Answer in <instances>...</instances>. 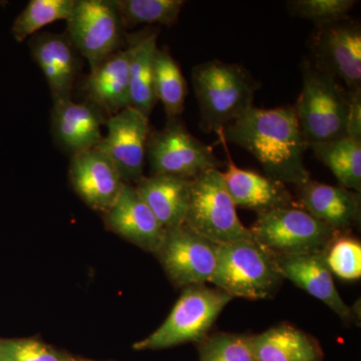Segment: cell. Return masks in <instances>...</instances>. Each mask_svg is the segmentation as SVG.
<instances>
[{
	"label": "cell",
	"mask_w": 361,
	"mask_h": 361,
	"mask_svg": "<svg viewBox=\"0 0 361 361\" xmlns=\"http://www.w3.org/2000/svg\"><path fill=\"white\" fill-rule=\"evenodd\" d=\"M222 133L228 145H236L250 153L268 177L296 187L311 180L304 163L307 144L293 106H252L226 126Z\"/></svg>",
	"instance_id": "1"
},
{
	"label": "cell",
	"mask_w": 361,
	"mask_h": 361,
	"mask_svg": "<svg viewBox=\"0 0 361 361\" xmlns=\"http://www.w3.org/2000/svg\"><path fill=\"white\" fill-rule=\"evenodd\" d=\"M192 82L199 111L200 129L217 133L253 106L260 82L240 63L211 59L195 66Z\"/></svg>",
	"instance_id": "2"
},
{
	"label": "cell",
	"mask_w": 361,
	"mask_h": 361,
	"mask_svg": "<svg viewBox=\"0 0 361 361\" xmlns=\"http://www.w3.org/2000/svg\"><path fill=\"white\" fill-rule=\"evenodd\" d=\"M300 71L302 87L293 108L306 144L346 137L348 90L310 59H302Z\"/></svg>",
	"instance_id": "3"
},
{
	"label": "cell",
	"mask_w": 361,
	"mask_h": 361,
	"mask_svg": "<svg viewBox=\"0 0 361 361\" xmlns=\"http://www.w3.org/2000/svg\"><path fill=\"white\" fill-rule=\"evenodd\" d=\"M282 280L274 256L248 239L219 246L209 283L233 298L258 300L274 295Z\"/></svg>",
	"instance_id": "4"
},
{
	"label": "cell",
	"mask_w": 361,
	"mask_h": 361,
	"mask_svg": "<svg viewBox=\"0 0 361 361\" xmlns=\"http://www.w3.org/2000/svg\"><path fill=\"white\" fill-rule=\"evenodd\" d=\"M233 299L229 294L206 285L183 288L174 307L158 329L146 338L137 341V351L161 350L188 342H200L223 310Z\"/></svg>",
	"instance_id": "5"
},
{
	"label": "cell",
	"mask_w": 361,
	"mask_h": 361,
	"mask_svg": "<svg viewBox=\"0 0 361 361\" xmlns=\"http://www.w3.org/2000/svg\"><path fill=\"white\" fill-rule=\"evenodd\" d=\"M249 231L252 239L273 256L325 252L341 232L315 219L298 206L257 214Z\"/></svg>",
	"instance_id": "6"
},
{
	"label": "cell",
	"mask_w": 361,
	"mask_h": 361,
	"mask_svg": "<svg viewBox=\"0 0 361 361\" xmlns=\"http://www.w3.org/2000/svg\"><path fill=\"white\" fill-rule=\"evenodd\" d=\"M220 170L192 180L191 198L184 225L217 245L252 239L242 224Z\"/></svg>",
	"instance_id": "7"
},
{
	"label": "cell",
	"mask_w": 361,
	"mask_h": 361,
	"mask_svg": "<svg viewBox=\"0 0 361 361\" xmlns=\"http://www.w3.org/2000/svg\"><path fill=\"white\" fill-rule=\"evenodd\" d=\"M146 158L153 175H170L194 180L224 165L213 149L188 130L180 118H170L165 127L149 135Z\"/></svg>",
	"instance_id": "8"
},
{
	"label": "cell",
	"mask_w": 361,
	"mask_h": 361,
	"mask_svg": "<svg viewBox=\"0 0 361 361\" xmlns=\"http://www.w3.org/2000/svg\"><path fill=\"white\" fill-rule=\"evenodd\" d=\"M66 37L94 70L122 49L125 28L114 0H75Z\"/></svg>",
	"instance_id": "9"
},
{
	"label": "cell",
	"mask_w": 361,
	"mask_h": 361,
	"mask_svg": "<svg viewBox=\"0 0 361 361\" xmlns=\"http://www.w3.org/2000/svg\"><path fill=\"white\" fill-rule=\"evenodd\" d=\"M219 246L183 225L165 233L155 255L171 282L186 288L210 282Z\"/></svg>",
	"instance_id": "10"
},
{
	"label": "cell",
	"mask_w": 361,
	"mask_h": 361,
	"mask_svg": "<svg viewBox=\"0 0 361 361\" xmlns=\"http://www.w3.org/2000/svg\"><path fill=\"white\" fill-rule=\"evenodd\" d=\"M311 63L343 84L361 89V26L350 18L322 27L310 35Z\"/></svg>",
	"instance_id": "11"
},
{
	"label": "cell",
	"mask_w": 361,
	"mask_h": 361,
	"mask_svg": "<svg viewBox=\"0 0 361 361\" xmlns=\"http://www.w3.org/2000/svg\"><path fill=\"white\" fill-rule=\"evenodd\" d=\"M106 126V135L96 148L110 159L123 183L137 184L145 177L148 116L130 106L109 116Z\"/></svg>",
	"instance_id": "12"
},
{
	"label": "cell",
	"mask_w": 361,
	"mask_h": 361,
	"mask_svg": "<svg viewBox=\"0 0 361 361\" xmlns=\"http://www.w3.org/2000/svg\"><path fill=\"white\" fill-rule=\"evenodd\" d=\"M104 220L109 230L149 253L158 252L165 237V230L135 186L126 183Z\"/></svg>",
	"instance_id": "13"
},
{
	"label": "cell",
	"mask_w": 361,
	"mask_h": 361,
	"mask_svg": "<svg viewBox=\"0 0 361 361\" xmlns=\"http://www.w3.org/2000/svg\"><path fill=\"white\" fill-rule=\"evenodd\" d=\"M222 130L216 133L227 157L222 177L235 206L255 211L257 214L282 207L297 206L283 183L255 171L239 168L234 163Z\"/></svg>",
	"instance_id": "14"
},
{
	"label": "cell",
	"mask_w": 361,
	"mask_h": 361,
	"mask_svg": "<svg viewBox=\"0 0 361 361\" xmlns=\"http://www.w3.org/2000/svg\"><path fill=\"white\" fill-rule=\"evenodd\" d=\"M68 175L78 196L102 213L113 205L123 185L114 164L97 148L71 156Z\"/></svg>",
	"instance_id": "15"
},
{
	"label": "cell",
	"mask_w": 361,
	"mask_h": 361,
	"mask_svg": "<svg viewBox=\"0 0 361 361\" xmlns=\"http://www.w3.org/2000/svg\"><path fill=\"white\" fill-rule=\"evenodd\" d=\"M274 257L283 279H288L329 306L343 322H353V311L344 302L336 289L334 276L325 261V252Z\"/></svg>",
	"instance_id": "16"
},
{
	"label": "cell",
	"mask_w": 361,
	"mask_h": 361,
	"mask_svg": "<svg viewBox=\"0 0 361 361\" xmlns=\"http://www.w3.org/2000/svg\"><path fill=\"white\" fill-rule=\"evenodd\" d=\"M28 44L51 90L54 104L71 101L78 59V51L66 35L39 32L30 37Z\"/></svg>",
	"instance_id": "17"
},
{
	"label": "cell",
	"mask_w": 361,
	"mask_h": 361,
	"mask_svg": "<svg viewBox=\"0 0 361 361\" xmlns=\"http://www.w3.org/2000/svg\"><path fill=\"white\" fill-rule=\"evenodd\" d=\"M297 188V206L336 231L346 232L360 222V194L312 180Z\"/></svg>",
	"instance_id": "18"
},
{
	"label": "cell",
	"mask_w": 361,
	"mask_h": 361,
	"mask_svg": "<svg viewBox=\"0 0 361 361\" xmlns=\"http://www.w3.org/2000/svg\"><path fill=\"white\" fill-rule=\"evenodd\" d=\"M51 116L54 137L71 156L96 148L103 140L102 127L106 120L94 104L75 103L73 99L54 104Z\"/></svg>",
	"instance_id": "19"
},
{
	"label": "cell",
	"mask_w": 361,
	"mask_h": 361,
	"mask_svg": "<svg viewBox=\"0 0 361 361\" xmlns=\"http://www.w3.org/2000/svg\"><path fill=\"white\" fill-rule=\"evenodd\" d=\"M89 103L109 116L130 106V49H120L94 70L85 85Z\"/></svg>",
	"instance_id": "20"
},
{
	"label": "cell",
	"mask_w": 361,
	"mask_h": 361,
	"mask_svg": "<svg viewBox=\"0 0 361 361\" xmlns=\"http://www.w3.org/2000/svg\"><path fill=\"white\" fill-rule=\"evenodd\" d=\"M192 180L155 174L144 177L135 190L165 232L184 225L191 198Z\"/></svg>",
	"instance_id": "21"
},
{
	"label": "cell",
	"mask_w": 361,
	"mask_h": 361,
	"mask_svg": "<svg viewBox=\"0 0 361 361\" xmlns=\"http://www.w3.org/2000/svg\"><path fill=\"white\" fill-rule=\"evenodd\" d=\"M249 345L257 361H322L319 343L291 325H278L249 336Z\"/></svg>",
	"instance_id": "22"
},
{
	"label": "cell",
	"mask_w": 361,
	"mask_h": 361,
	"mask_svg": "<svg viewBox=\"0 0 361 361\" xmlns=\"http://www.w3.org/2000/svg\"><path fill=\"white\" fill-rule=\"evenodd\" d=\"M158 33L148 30L130 37V106L149 116L155 108L157 97L154 89V65L158 45Z\"/></svg>",
	"instance_id": "23"
},
{
	"label": "cell",
	"mask_w": 361,
	"mask_h": 361,
	"mask_svg": "<svg viewBox=\"0 0 361 361\" xmlns=\"http://www.w3.org/2000/svg\"><path fill=\"white\" fill-rule=\"evenodd\" d=\"M316 159L331 171L338 186L360 194L361 142L349 137L307 145Z\"/></svg>",
	"instance_id": "24"
},
{
	"label": "cell",
	"mask_w": 361,
	"mask_h": 361,
	"mask_svg": "<svg viewBox=\"0 0 361 361\" xmlns=\"http://www.w3.org/2000/svg\"><path fill=\"white\" fill-rule=\"evenodd\" d=\"M154 89L168 120L180 118L188 94L186 80L180 66L166 49H157L154 65Z\"/></svg>",
	"instance_id": "25"
},
{
	"label": "cell",
	"mask_w": 361,
	"mask_h": 361,
	"mask_svg": "<svg viewBox=\"0 0 361 361\" xmlns=\"http://www.w3.org/2000/svg\"><path fill=\"white\" fill-rule=\"evenodd\" d=\"M75 0H30L14 20L11 33L18 42L39 33L44 26L68 20Z\"/></svg>",
	"instance_id": "26"
},
{
	"label": "cell",
	"mask_w": 361,
	"mask_h": 361,
	"mask_svg": "<svg viewBox=\"0 0 361 361\" xmlns=\"http://www.w3.org/2000/svg\"><path fill=\"white\" fill-rule=\"evenodd\" d=\"M121 18L128 26H172L179 20L184 0H114Z\"/></svg>",
	"instance_id": "27"
},
{
	"label": "cell",
	"mask_w": 361,
	"mask_h": 361,
	"mask_svg": "<svg viewBox=\"0 0 361 361\" xmlns=\"http://www.w3.org/2000/svg\"><path fill=\"white\" fill-rule=\"evenodd\" d=\"M356 4V0H291L287 2V9L294 18L322 27L348 18Z\"/></svg>",
	"instance_id": "28"
},
{
	"label": "cell",
	"mask_w": 361,
	"mask_h": 361,
	"mask_svg": "<svg viewBox=\"0 0 361 361\" xmlns=\"http://www.w3.org/2000/svg\"><path fill=\"white\" fill-rule=\"evenodd\" d=\"M330 272L341 279L353 281L361 277V244L357 239L339 233L325 251Z\"/></svg>",
	"instance_id": "29"
},
{
	"label": "cell",
	"mask_w": 361,
	"mask_h": 361,
	"mask_svg": "<svg viewBox=\"0 0 361 361\" xmlns=\"http://www.w3.org/2000/svg\"><path fill=\"white\" fill-rule=\"evenodd\" d=\"M199 361H257L254 357L249 336L215 334L199 342Z\"/></svg>",
	"instance_id": "30"
},
{
	"label": "cell",
	"mask_w": 361,
	"mask_h": 361,
	"mask_svg": "<svg viewBox=\"0 0 361 361\" xmlns=\"http://www.w3.org/2000/svg\"><path fill=\"white\" fill-rule=\"evenodd\" d=\"M65 351L35 338H0V361H75Z\"/></svg>",
	"instance_id": "31"
},
{
	"label": "cell",
	"mask_w": 361,
	"mask_h": 361,
	"mask_svg": "<svg viewBox=\"0 0 361 361\" xmlns=\"http://www.w3.org/2000/svg\"><path fill=\"white\" fill-rule=\"evenodd\" d=\"M349 110L346 137L361 142V89L348 90Z\"/></svg>",
	"instance_id": "32"
},
{
	"label": "cell",
	"mask_w": 361,
	"mask_h": 361,
	"mask_svg": "<svg viewBox=\"0 0 361 361\" xmlns=\"http://www.w3.org/2000/svg\"><path fill=\"white\" fill-rule=\"evenodd\" d=\"M75 361H92V360H75Z\"/></svg>",
	"instance_id": "33"
}]
</instances>
